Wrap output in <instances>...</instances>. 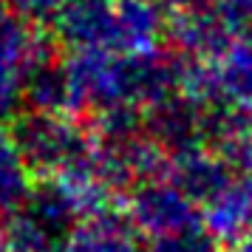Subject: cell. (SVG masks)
<instances>
[{
	"mask_svg": "<svg viewBox=\"0 0 252 252\" xmlns=\"http://www.w3.org/2000/svg\"><path fill=\"white\" fill-rule=\"evenodd\" d=\"M51 57V37L43 34L40 26L26 23L0 6V116L12 114L17 102H23V82L29 71Z\"/></svg>",
	"mask_w": 252,
	"mask_h": 252,
	"instance_id": "5",
	"label": "cell"
},
{
	"mask_svg": "<svg viewBox=\"0 0 252 252\" xmlns=\"http://www.w3.org/2000/svg\"><path fill=\"white\" fill-rule=\"evenodd\" d=\"M0 3H3V9H9L12 14H17L20 20L32 26L54 23L60 9L65 6V0H0Z\"/></svg>",
	"mask_w": 252,
	"mask_h": 252,
	"instance_id": "13",
	"label": "cell"
},
{
	"mask_svg": "<svg viewBox=\"0 0 252 252\" xmlns=\"http://www.w3.org/2000/svg\"><path fill=\"white\" fill-rule=\"evenodd\" d=\"M139 235L127 213L105 207L74 224L63 252H139Z\"/></svg>",
	"mask_w": 252,
	"mask_h": 252,
	"instance_id": "9",
	"label": "cell"
},
{
	"mask_svg": "<svg viewBox=\"0 0 252 252\" xmlns=\"http://www.w3.org/2000/svg\"><path fill=\"white\" fill-rule=\"evenodd\" d=\"M176 54L190 60H216L235 43V29L216 3L204 9L167 14V32Z\"/></svg>",
	"mask_w": 252,
	"mask_h": 252,
	"instance_id": "7",
	"label": "cell"
},
{
	"mask_svg": "<svg viewBox=\"0 0 252 252\" xmlns=\"http://www.w3.org/2000/svg\"><path fill=\"white\" fill-rule=\"evenodd\" d=\"M229 252H252V229H247L235 241H229Z\"/></svg>",
	"mask_w": 252,
	"mask_h": 252,
	"instance_id": "16",
	"label": "cell"
},
{
	"mask_svg": "<svg viewBox=\"0 0 252 252\" xmlns=\"http://www.w3.org/2000/svg\"><path fill=\"white\" fill-rule=\"evenodd\" d=\"M0 252H6V244H3V224H0Z\"/></svg>",
	"mask_w": 252,
	"mask_h": 252,
	"instance_id": "18",
	"label": "cell"
},
{
	"mask_svg": "<svg viewBox=\"0 0 252 252\" xmlns=\"http://www.w3.org/2000/svg\"><path fill=\"white\" fill-rule=\"evenodd\" d=\"M216 6L235 32H244V26L252 20V0H216Z\"/></svg>",
	"mask_w": 252,
	"mask_h": 252,
	"instance_id": "14",
	"label": "cell"
},
{
	"mask_svg": "<svg viewBox=\"0 0 252 252\" xmlns=\"http://www.w3.org/2000/svg\"><path fill=\"white\" fill-rule=\"evenodd\" d=\"M34 187V173L14 139L12 127L0 125V213H12Z\"/></svg>",
	"mask_w": 252,
	"mask_h": 252,
	"instance_id": "11",
	"label": "cell"
},
{
	"mask_svg": "<svg viewBox=\"0 0 252 252\" xmlns=\"http://www.w3.org/2000/svg\"><path fill=\"white\" fill-rule=\"evenodd\" d=\"M139 252H218V241L204 227H198L190 232L167 235V238H153Z\"/></svg>",
	"mask_w": 252,
	"mask_h": 252,
	"instance_id": "12",
	"label": "cell"
},
{
	"mask_svg": "<svg viewBox=\"0 0 252 252\" xmlns=\"http://www.w3.org/2000/svg\"><path fill=\"white\" fill-rule=\"evenodd\" d=\"M201 221L218 244H229L252 229V170L232 173L229 182L204 204Z\"/></svg>",
	"mask_w": 252,
	"mask_h": 252,
	"instance_id": "10",
	"label": "cell"
},
{
	"mask_svg": "<svg viewBox=\"0 0 252 252\" xmlns=\"http://www.w3.org/2000/svg\"><path fill=\"white\" fill-rule=\"evenodd\" d=\"M17 145L34 176H54L68 164L82 159L94 148L91 127H82L77 116L68 114H40L29 111L12 127Z\"/></svg>",
	"mask_w": 252,
	"mask_h": 252,
	"instance_id": "3",
	"label": "cell"
},
{
	"mask_svg": "<svg viewBox=\"0 0 252 252\" xmlns=\"http://www.w3.org/2000/svg\"><path fill=\"white\" fill-rule=\"evenodd\" d=\"M142 130L170 153L207 145V111L184 94H170L142 114Z\"/></svg>",
	"mask_w": 252,
	"mask_h": 252,
	"instance_id": "6",
	"label": "cell"
},
{
	"mask_svg": "<svg viewBox=\"0 0 252 252\" xmlns=\"http://www.w3.org/2000/svg\"><path fill=\"white\" fill-rule=\"evenodd\" d=\"M68 80L71 114H99L116 105H130L148 111L150 105L179 91L182 54L167 51H139L116 54L105 48H74L63 60Z\"/></svg>",
	"mask_w": 252,
	"mask_h": 252,
	"instance_id": "1",
	"label": "cell"
},
{
	"mask_svg": "<svg viewBox=\"0 0 252 252\" xmlns=\"http://www.w3.org/2000/svg\"><path fill=\"white\" fill-rule=\"evenodd\" d=\"M127 216L142 235L167 238L201 227V207L167 176L133 184L127 195Z\"/></svg>",
	"mask_w": 252,
	"mask_h": 252,
	"instance_id": "4",
	"label": "cell"
},
{
	"mask_svg": "<svg viewBox=\"0 0 252 252\" xmlns=\"http://www.w3.org/2000/svg\"><path fill=\"white\" fill-rule=\"evenodd\" d=\"M232 173L235 170L210 145H195V148H184L179 153H170L164 176L173 184H179L198 207H204L229 182Z\"/></svg>",
	"mask_w": 252,
	"mask_h": 252,
	"instance_id": "8",
	"label": "cell"
},
{
	"mask_svg": "<svg viewBox=\"0 0 252 252\" xmlns=\"http://www.w3.org/2000/svg\"><path fill=\"white\" fill-rule=\"evenodd\" d=\"M244 40H250V43H252V20L244 26Z\"/></svg>",
	"mask_w": 252,
	"mask_h": 252,
	"instance_id": "17",
	"label": "cell"
},
{
	"mask_svg": "<svg viewBox=\"0 0 252 252\" xmlns=\"http://www.w3.org/2000/svg\"><path fill=\"white\" fill-rule=\"evenodd\" d=\"M167 14L173 12H190V9H204V6H213L216 0H156Z\"/></svg>",
	"mask_w": 252,
	"mask_h": 252,
	"instance_id": "15",
	"label": "cell"
},
{
	"mask_svg": "<svg viewBox=\"0 0 252 252\" xmlns=\"http://www.w3.org/2000/svg\"><path fill=\"white\" fill-rule=\"evenodd\" d=\"M80 213L54 179L32 187L17 210L6 213L3 244L6 252H63Z\"/></svg>",
	"mask_w": 252,
	"mask_h": 252,
	"instance_id": "2",
	"label": "cell"
}]
</instances>
